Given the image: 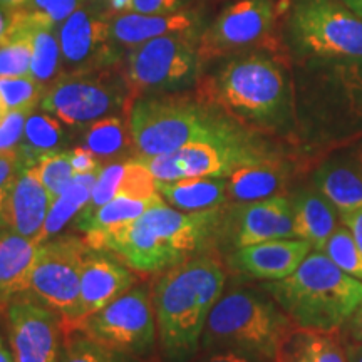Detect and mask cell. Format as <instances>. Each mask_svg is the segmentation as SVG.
I'll list each match as a JSON object with an SVG mask.
<instances>
[{
	"mask_svg": "<svg viewBox=\"0 0 362 362\" xmlns=\"http://www.w3.org/2000/svg\"><path fill=\"white\" fill-rule=\"evenodd\" d=\"M225 206L203 211H180L163 200L138 218L103 232L86 233L94 250L115 255L139 274H160L208 253L218 240Z\"/></svg>",
	"mask_w": 362,
	"mask_h": 362,
	"instance_id": "cell-1",
	"label": "cell"
},
{
	"mask_svg": "<svg viewBox=\"0 0 362 362\" xmlns=\"http://www.w3.org/2000/svg\"><path fill=\"white\" fill-rule=\"evenodd\" d=\"M198 98L247 129L284 131L297 116L288 72L279 57L262 51L232 56L198 83Z\"/></svg>",
	"mask_w": 362,
	"mask_h": 362,
	"instance_id": "cell-2",
	"label": "cell"
},
{
	"mask_svg": "<svg viewBox=\"0 0 362 362\" xmlns=\"http://www.w3.org/2000/svg\"><path fill=\"white\" fill-rule=\"evenodd\" d=\"M225 284V267L210 252L158 274L151 297L163 362H192L200 354L208 314Z\"/></svg>",
	"mask_w": 362,
	"mask_h": 362,
	"instance_id": "cell-3",
	"label": "cell"
},
{
	"mask_svg": "<svg viewBox=\"0 0 362 362\" xmlns=\"http://www.w3.org/2000/svg\"><path fill=\"white\" fill-rule=\"evenodd\" d=\"M128 117L136 156H160L193 143L232 139L248 133L218 107L181 93L138 98Z\"/></svg>",
	"mask_w": 362,
	"mask_h": 362,
	"instance_id": "cell-4",
	"label": "cell"
},
{
	"mask_svg": "<svg viewBox=\"0 0 362 362\" xmlns=\"http://www.w3.org/2000/svg\"><path fill=\"white\" fill-rule=\"evenodd\" d=\"M298 327L339 334L362 305V282L322 252L312 250L282 280L260 285Z\"/></svg>",
	"mask_w": 362,
	"mask_h": 362,
	"instance_id": "cell-5",
	"label": "cell"
},
{
	"mask_svg": "<svg viewBox=\"0 0 362 362\" xmlns=\"http://www.w3.org/2000/svg\"><path fill=\"white\" fill-rule=\"evenodd\" d=\"M291 317L264 288L232 287L223 291L208 314L202 351L235 349L274 362Z\"/></svg>",
	"mask_w": 362,
	"mask_h": 362,
	"instance_id": "cell-6",
	"label": "cell"
},
{
	"mask_svg": "<svg viewBox=\"0 0 362 362\" xmlns=\"http://www.w3.org/2000/svg\"><path fill=\"white\" fill-rule=\"evenodd\" d=\"M307 121L330 143L362 136V61H307Z\"/></svg>",
	"mask_w": 362,
	"mask_h": 362,
	"instance_id": "cell-7",
	"label": "cell"
},
{
	"mask_svg": "<svg viewBox=\"0 0 362 362\" xmlns=\"http://www.w3.org/2000/svg\"><path fill=\"white\" fill-rule=\"evenodd\" d=\"M285 33L307 61H362V19L342 0H291Z\"/></svg>",
	"mask_w": 362,
	"mask_h": 362,
	"instance_id": "cell-8",
	"label": "cell"
},
{
	"mask_svg": "<svg viewBox=\"0 0 362 362\" xmlns=\"http://www.w3.org/2000/svg\"><path fill=\"white\" fill-rule=\"evenodd\" d=\"M205 66L198 37L163 35L124 51L121 61L131 103L149 94L183 93L200 83Z\"/></svg>",
	"mask_w": 362,
	"mask_h": 362,
	"instance_id": "cell-9",
	"label": "cell"
},
{
	"mask_svg": "<svg viewBox=\"0 0 362 362\" xmlns=\"http://www.w3.org/2000/svg\"><path fill=\"white\" fill-rule=\"evenodd\" d=\"M131 96L119 66L66 72L45 88L39 107L67 128L84 129L112 115H129Z\"/></svg>",
	"mask_w": 362,
	"mask_h": 362,
	"instance_id": "cell-10",
	"label": "cell"
},
{
	"mask_svg": "<svg viewBox=\"0 0 362 362\" xmlns=\"http://www.w3.org/2000/svg\"><path fill=\"white\" fill-rule=\"evenodd\" d=\"M89 243L76 235H57L40 243L25 296L61 317L62 329L78 324L81 270Z\"/></svg>",
	"mask_w": 362,
	"mask_h": 362,
	"instance_id": "cell-11",
	"label": "cell"
},
{
	"mask_svg": "<svg viewBox=\"0 0 362 362\" xmlns=\"http://www.w3.org/2000/svg\"><path fill=\"white\" fill-rule=\"evenodd\" d=\"M76 329L111 349L144 361L149 359L158 346L151 288L134 285L110 305L89 315Z\"/></svg>",
	"mask_w": 362,
	"mask_h": 362,
	"instance_id": "cell-12",
	"label": "cell"
},
{
	"mask_svg": "<svg viewBox=\"0 0 362 362\" xmlns=\"http://www.w3.org/2000/svg\"><path fill=\"white\" fill-rule=\"evenodd\" d=\"M270 156L253 143L250 133L220 141L193 143L160 156H136L158 181L203 176H230L240 166Z\"/></svg>",
	"mask_w": 362,
	"mask_h": 362,
	"instance_id": "cell-13",
	"label": "cell"
},
{
	"mask_svg": "<svg viewBox=\"0 0 362 362\" xmlns=\"http://www.w3.org/2000/svg\"><path fill=\"white\" fill-rule=\"evenodd\" d=\"M274 0H238L221 11L198 37L205 62L267 47L275 24Z\"/></svg>",
	"mask_w": 362,
	"mask_h": 362,
	"instance_id": "cell-14",
	"label": "cell"
},
{
	"mask_svg": "<svg viewBox=\"0 0 362 362\" xmlns=\"http://www.w3.org/2000/svg\"><path fill=\"white\" fill-rule=\"evenodd\" d=\"M66 72L119 66L124 51L111 34V16L88 0L57 27Z\"/></svg>",
	"mask_w": 362,
	"mask_h": 362,
	"instance_id": "cell-15",
	"label": "cell"
},
{
	"mask_svg": "<svg viewBox=\"0 0 362 362\" xmlns=\"http://www.w3.org/2000/svg\"><path fill=\"white\" fill-rule=\"evenodd\" d=\"M230 205L223 211L218 240L225 237L232 250L270 240L296 238L292 200L285 194Z\"/></svg>",
	"mask_w": 362,
	"mask_h": 362,
	"instance_id": "cell-16",
	"label": "cell"
},
{
	"mask_svg": "<svg viewBox=\"0 0 362 362\" xmlns=\"http://www.w3.org/2000/svg\"><path fill=\"white\" fill-rule=\"evenodd\" d=\"M8 334L16 362H59L61 317L33 297L22 296L7 309Z\"/></svg>",
	"mask_w": 362,
	"mask_h": 362,
	"instance_id": "cell-17",
	"label": "cell"
},
{
	"mask_svg": "<svg viewBox=\"0 0 362 362\" xmlns=\"http://www.w3.org/2000/svg\"><path fill=\"white\" fill-rule=\"evenodd\" d=\"M138 280L134 270L121 260L111 259V253L89 248L81 270L79 317L74 327L131 291Z\"/></svg>",
	"mask_w": 362,
	"mask_h": 362,
	"instance_id": "cell-18",
	"label": "cell"
},
{
	"mask_svg": "<svg viewBox=\"0 0 362 362\" xmlns=\"http://www.w3.org/2000/svg\"><path fill=\"white\" fill-rule=\"evenodd\" d=\"M310 252L312 247L305 240H270L232 250L226 259V265L242 277L272 282L293 274Z\"/></svg>",
	"mask_w": 362,
	"mask_h": 362,
	"instance_id": "cell-19",
	"label": "cell"
},
{
	"mask_svg": "<svg viewBox=\"0 0 362 362\" xmlns=\"http://www.w3.org/2000/svg\"><path fill=\"white\" fill-rule=\"evenodd\" d=\"M202 33V16L189 8L173 13L128 12L111 17L112 39L123 51L163 35L200 37Z\"/></svg>",
	"mask_w": 362,
	"mask_h": 362,
	"instance_id": "cell-20",
	"label": "cell"
},
{
	"mask_svg": "<svg viewBox=\"0 0 362 362\" xmlns=\"http://www.w3.org/2000/svg\"><path fill=\"white\" fill-rule=\"evenodd\" d=\"M51 203L52 198L45 192L40 181L30 173V170H22L13 183L11 198H8V232L37 240Z\"/></svg>",
	"mask_w": 362,
	"mask_h": 362,
	"instance_id": "cell-21",
	"label": "cell"
},
{
	"mask_svg": "<svg viewBox=\"0 0 362 362\" xmlns=\"http://www.w3.org/2000/svg\"><path fill=\"white\" fill-rule=\"evenodd\" d=\"M39 245L35 238L12 232L0 240V314H6L16 298L27 293Z\"/></svg>",
	"mask_w": 362,
	"mask_h": 362,
	"instance_id": "cell-22",
	"label": "cell"
},
{
	"mask_svg": "<svg viewBox=\"0 0 362 362\" xmlns=\"http://www.w3.org/2000/svg\"><path fill=\"white\" fill-rule=\"evenodd\" d=\"M228 180V203L259 202L282 193L291 173L287 165L274 156H265L255 163L240 166Z\"/></svg>",
	"mask_w": 362,
	"mask_h": 362,
	"instance_id": "cell-23",
	"label": "cell"
},
{
	"mask_svg": "<svg viewBox=\"0 0 362 362\" xmlns=\"http://www.w3.org/2000/svg\"><path fill=\"white\" fill-rule=\"evenodd\" d=\"M312 185L332 203L339 216L362 210V166L352 155L332 158L312 175Z\"/></svg>",
	"mask_w": 362,
	"mask_h": 362,
	"instance_id": "cell-24",
	"label": "cell"
},
{
	"mask_svg": "<svg viewBox=\"0 0 362 362\" xmlns=\"http://www.w3.org/2000/svg\"><path fill=\"white\" fill-rule=\"evenodd\" d=\"M291 200L296 238L305 240L312 250L320 252L337 228L339 211L314 185L300 189Z\"/></svg>",
	"mask_w": 362,
	"mask_h": 362,
	"instance_id": "cell-25",
	"label": "cell"
},
{
	"mask_svg": "<svg viewBox=\"0 0 362 362\" xmlns=\"http://www.w3.org/2000/svg\"><path fill=\"white\" fill-rule=\"evenodd\" d=\"M158 193L180 211L211 210L228 203V180L225 176H203L158 181Z\"/></svg>",
	"mask_w": 362,
	"mask_h": 362,
	"instance_id": "cell-26",
	"label": "cell"
},
{
	"mask_svg": "<svg viewBox=\"0 0 362 362\" xmlns=\"http://www.w3.org/2000/svg\"><path fill=\"white\" fill-rule=\"evenodd\" d=\"M274 362H349L339 334L293 325L280 342Z\"/></svg>",
	"mask_w": 362,
	"mask_h": 362,
	"instance_id": "cell-27",
	"label": "cell"
},
{
	"mask_svg": "<svg viewBox=\"0 0 362 362\" xmlns=\"http://www.w3.org/2000/svg\"><path fill=\"white\" fill-rule=\"evenodd\" d=\"M81 131V144L89 149L103 166L129 160L131 155H136L129 117L126 115L103 117Z\"/></svg>",
	"mask_w": 362,
	"mask_h": 362,
	"instance_id": "cell-28",
	"label": "cell"
},
{
	"mask_svg": "<svg viewBox=\"0 0 362 362\" xmlns=\"http://www.w3.org/2000/svg\"><path fill=\"white\" fill-rule=\"evenodd\" d=\"M67 143H69L67 126L59 121L56 116L49 115L40 107H35L27 117L24 138L17 149L22 170L34 166L42 155L64 151Z\"/></svg>",
	"mask_w": 362,
	"mask_h": 362,
	"instance_id": "cell-29",
	"label": "cell"
},
{
	"mask_svg": "<svg viewBox=\"0 0 362 362\" xmlns=\"http://www.w3.org/2000/svg\"><path fill=\"white\" fill-rule=\"evenodd\" d=\"M99 170L93 171V173L74 175V181L71 183V187L62 194H59L56 200H52L42 230L37 237L39 243L57 237L61 230L88 206L93 188L98 181Z\"/></svg>",
	"mask_w": 362,
	"mask_h": 362,
	"instance_id": "cell-30",
	"label": "cell"
},
{
	"mask_svg": "<svg viewBox=\"0 0 362 362\" xmlns=\"http://www.w3.org/2000/svg\"><path fill=\"white\" fill-rule=\"evenodd\" d=\"M19 12V11H17ZM21 13V12H19ZM22 16V13H21ZM30 30V45H33V57H30V78H34L44 88L51 86L54 81L64 74L62 66V51L59 44L57 27L42 24L27 19Z\"/></svg>",
	"mask_w": 362,
	"mask_h": 362,
	"instance_id": "cell-31",
	"label": "cell"
},
{
	"mask_svg": "<svg viewBox=\"0 0 362 362\" xmlns=\"http://www.w3.org/2000/svg\"><path fill=\"white\" fill-rule=\"evenodd\" d=\"M160 202H163L161 194L153 198H144V200H136V198L129 197H115L112 200L104 203L103 206H99L98 210H94L90 215L78 216L74 226L76 230H79L84 235L103 232V230L111 228V226L138 218L144 211Z\"/></svg>",
	"mask_w": 362,
	"mask_h": 362,
	"instance_id": "cell-32",
	"label": "cell"
},
{
	"mask_svg": "<svg viewBox=\"0 0 362 362\" xmlns=\"http://www.w3.org/2000/svg\"><path fill=\"white\" fill-rule=\"evenodd\" d=\"M59 362H146L94 341L81 329H62Z\"/></svg>",
	"mask_w": 362,
	"mask_h": 362,
	"instance_id": "cell-33",
	"label": "cell"
},
{
	"mask_svg": "<svg viewBox=\"0 0 362 362\" xmlns=\"http://www.w3.org/2000/svg\"><path fill=\"white\" fill-rule=\"evenodd\" d=\"M30 30L27 21L16 11V21L0 44V78L30 76Z\"/></svg>",
	"mask_w": 362,
	"mask_h": 362,
	"instance_id": "cell-34",
	"label": "cell"
},
{
	"mask_svg": "<svg viewBox=\"0 0 362 362\" xmlns=\"http://www.w3.org/2000/svg\"><path fill=\"white\" fill-rule=\"evenodd\" d=\"M30 173L40 181L52 200L62 194L74 181V168L71 165L69 151H54L42 155L30 166Z\"/></svg>",
	"mask_w": 362,
	"mask_h": 362,
	"instance_id": "cell-35",
	"label": "cell"
},
{
	"mask_svg": "<svg viewBox=\"0 0 362 362\" xmlns=\"http://www.w3.org/2000/svg\"><path fill=\"white\" fill-rule=\"evenodd\" d=\"M342 272L362 282V250L346 225H337L322 250Z\"/></svg>",
	"mask_w": 362,
	"mask_h": 362,
	"instance_id": "cell-36",
	"label": "cell"
},
{
	"mask_svg": "<svg viewBox=\"0 0 362 362\" xmlns=\"http://www.w3.org/2000/svg\"><path fill=\"white\" fill-rule=\"evenodd\" d=\"M45 88L30 76L0 78V99L7 111L35 110L39 107Z\"/></svg>",
	"mask_w": 362,
	"mask_h": 362,
	"instance_id": "cell-37",
	"label": "cell"
},
{
	"mask_svg": "<svg viewBox=\"0 0 362 362\" xmlns=\"http://www.w3.org/2000/svg\"><path fill=\"white\" fill-rule=\"evenodd\" d=\"M86 0H29L19 12L30 21L59 27Z\"/></svg>",
	"mask_w": 362,
	"mask_h": 362,
	"instance_id": "cell-38",
	"label": "cell"
},
{
	"mask_svg": "<svg viewBox=\"0 0 362 362\" xmlns=\"http://www.w3.org/2000/svg\"><path fill=\"white\" fill-rule=\"evenodd\" d=\"M34 110H13L0 119V153H16L19 149L27 117Z\"/></svg>",
	"mask_w": 362,
	"mask_h": 362,
	"instance_id": "cell-39",
	"label": "cell"
},
{
	"mask_svg": "<svg viewBox=\"0 0 362 362\" xmlns=\"http://www.w3.org/2000/svg\"><path fill=\"white\" fill-rule=\"evenodd\" d=\"M22 171L16 153H0V228H7V206L13 183ZM8 230V228H7Z\"/></svg>",
	"mask_w": 362,
	"mask_h": 362,
	"instance_id": "cell-40",
	"label": "cell"
},
{
	"mask_svg": "<svg viewBox=\"0 0 362 362\" xmlns=\"http://www.w3.org/2000/svg\"><path fill=\"white\" fill-rule=\"evenodd\" d=\"M189 0H131V12L173 13L188 8Z\"/></svg>",
	"mask_w": 362,
	"mask_h": 362,
	"instance_id": "cell-41",
	"label": "cell"
},
{
	"mask_svg": "<svg viewBox=\"0 0 362 362\" xmlns=\"http://www.w3.org/2000/svg\"><path fill=\"white\" fill-rule=\"evenodd\" d=\"M192 362H267V361L242 351L214 349V351H200V354L194 357Z\"/></svg>",
	"mask_w": 362,
	"mask_h": 362,
	"instance_id": "cell-42",
	"label": "cell"
},
{
	"mask_svg": "<svg viewBox=\"0 0 362 362\" xmlns=\"http://www.w3.org/2000/svg\"><path fill=\"white\" fill-rule=\"evenodd\" d=\"M69 158L76 175L93 173V171H98L103 166L98 158L94 156L89 149H86L83 144L69 149Z\"/></svg>",
	"mask_w": 362,
	"mask_h": 362,
	"instance_id": "cell-43",
	"label": "cell"
},
{
	"mask_svg": "<svg viewBox=\"0 0 362 362\" xmlns=\"http://www.w3.org/2000/svg\"><path fill=\"white\" fill-rule=\"evenodd\" d=\"M341 223H344L351 230L352 237H354L356 243L362 250V210L351 211V214L341 215Z\"/></svg>",
	"mask_w": 362,
	"mask_h": 362,
	"instance_id": "cell-44",
	"label": "cell"
},
{
	"mask_svg": "<svg viewBox=\"0 0 362 362\" xmlns=\"http://www.w3.org/2000/svg\"><path fill=\"white\" fill-rule=\"evenodd\" d=\"M344 329H346V337L344 339L362 344V305L356 310V314L351 317Z\"/></svg>",
	"mask_w": 362,
	"mask_h": 362,
	"instance_id": "cell-45",
	"label": "cell"
},
{
	"mask_svg": "<svg viewBox=\"0 0 362 362\" xmlns=\"http://www.w3.org/2000/svg\"><path fill=\"white\" fill-rule=\"evenodd\" d=\"M13 21H16V11L0 6V44H2L4 39L7 37Z\"/></svg>",
	"mask_w": 362,
	"mask_h": 362,
	"instance_id": "cell-46",
	"label": "cell"
},
{
	"mask_svg": "<svg viewBox=\"0 0 362 362\" xmlns=\"http://www.w3.org/2000/svg\"><path fill=\"white\" fill-rule=\"evenodd\" d=\"M344 347H346V354L349 362H362V344L349 341V339H344Z\"/></svg>",
	"mask_w": 362,
	"mask_h": 362,
	"instance_id": "cell-47",
	"label": "cell"
},
{
	"mask_svg": "<svg viewBox=\"0 0 362 362\" xmlns=\"http://www.w3.org/2000/svg\"><path fill=\"white\" fill-rule=\"evenodd\" d=\"M27 2H29V0H0V6L12 8V11H19V8L24 7Z\"/></svg>",
	"mask_w": 362,
	"mask_h": 362,
	"instance_id": "cell-48",
	"label": "cell"
},
{
	"mask_svg": "<svg viewBox=\"0 0 362 362\" xmlns=\"http://www.w3.org/2000/svg\"><path fill=\"white\" fill-rule=\"evenodd\" d=\"M342 2L362 19V0H342Z\"/></svg>",
	"mask_w": 362,
	"mask_h": 362,
	"instance_id": "cell-49",
	"label": "cell"
},
{
	"mask_svg": "<svg viewBox=\"0 0 362 362\" xmlns=\"http://www.w3.org/2000/svg\"><path fill=\"white\" fill-rule=\"evenodd\" d=\"M0 362H16V361H13L12 352L7 351L6 344H4V341H2V337H0Z\"/></svg>",
	"mask_w": 362,
	"mask_h": 362,
	"instance_id": "cell-50",
	"label": "cell"
},
{
	"mask_svg": "<svg viewBox=\"0 0 362 362\" xmlns=\"http://www.w3.org/2000/svg\"><path fill=\"white\" fill-rule=\"evenodd\" d=\"M6 115H7V107H6V104L2 103V99H0V119H2Z\"/></svg>",
	"mask_w": 362,
	"mask_h": 362,
	"instance_id": "cell-51",
	"label": "cell"
},
{
	"mask_svg": "<svg viewBox=\"0 0 362 362\" xmlns=\"http://www.w3.org/2000/svg\"><path fill=\"white\" fill-rule=\"evenodd\" d=\"M354 158H356V160H357V161H359V163H361V166H362V146H361L359 149H357V151L354 153Z\"/></svg>",
	"mask_w": 362,
	"mask_h": 362,
	"instance_id": "cell-52",
	"label": "cell"
},
{
	"mask_svg": "<svg viewBox=\"0 0 362 362\" xmlns=\"http://www.w3.org/2000/svg\"><path fill=\"white\" fill-rule=\"evenodd\" d=\"M8 232V230L7 228H0V240H2L4 238V235H6Z\"/></svg>",
	"mask_w": 362,
	"mask_h": 362,
	"instance_id": "cell-53",
	"label": "cell"
}]
</instances>
